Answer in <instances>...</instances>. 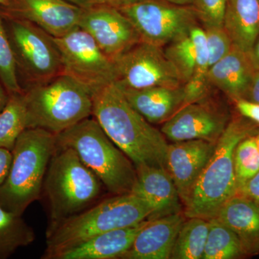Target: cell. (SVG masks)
<instances>
[{"label":"cell","mask_w":259,"mask_h":259,"mask_svg":"<svg viewBox=\"0 0 259 259\" xmlns=\"http://www.w3.org/2000/svg\"><path fill=\"white\" fill-rule=\"evenodd\" d=\"M185 217L181 212L148 220L122 259H168Z\"/></svg>","instance_id":"2e32d148"},{"label":"cell","mask_w":259,"mask_h":259,"mask_svg":"<svg viewBox=\"0 0 259 259\" xmlns=\"http://www.w3.org/2000/svg\"><path fill=\"white\" fill-rule=\"evenodd\" d=\"M54 38L61 53L62 74L81 83L93 96L117 81L115 63L88 32L78 27L64 36Z\"/></svg>","instance_id":"9c48e42d"},{"label":"cell","mask_w":259,"mask_h":259,"mask_svg":"<svg viewBox=\"0 0 259 259\" xmlns=\"http://www.w3.org/2000/svg\"><path fill=\"white\" fill-rule=\"evenodd\" d=\"M148 220L135 226L105 232L59 252L50 259L121 258L132 246L135 238Z\"/></svg>","instance_id":"ffe728a7"},{"label":"cell","mask_w":259,"mask_h":259,"mask_svg":"<svg viewBox=\"0 0 259 259\" xmlns=\"http://www.w3.org/2000/svg\"><path fill=\"white\" fill-rule=\"evenodd\" d=\"M165 55L174 65L184 83H187L193 74L196 51L190 32L163 47Z\"/></svg>","instance_id":"f1b7e54d"},{"label":"cell","mask_w":259,"mask_h":259,"mask_svg":"<svg viewBox=\"0 0 259 259\" xmlns=\"http://www.w3.org/2000/svg\"><path fill=\"white\" fill-rule=\"evenodd\" d=\"M154 207L133 193L114 194L48 228L42 258L75 246L105 232L127 228L151 219Z\"/></svg>","instance_id":"3957f363"},{"label":"cell","mask_w":259,"mask_h":259,"mask_svg":"<svg viewBox=\"0 0 259 259\" xmlns=\"http://www.w3.org/2000/svg\"><path fill=\"white\" fill-rule=\"evenodd\" d=\"M259 131L258 124L240 115L228 122L184 205L187 218L209 220L237 194L233 155L242 140Z\"/></svg>","instance_id":"7a4b0ae2"},{"label":"cell","mask_w":259,"mask_h":259,"mask_svg":"<svg viewBox=\"0 0 259 259\" xmlns=\"http://www.w3.org/2000/svg\"><path fill=\"white\" fill-rule=\"evenodd\" d=\"M92 1L93 2L94 4L105 5L117 8V9H121L142 0H92Z\"/></svg>","instance_id":"8d00e7d4"},{"label":"cell","mask_w":259,"mask_h":259,"mask_svg":"<svg viewBox=\"0 0 259 259\" xmlns=\"http://www.w3.org/2000/svg\"><path fill=\"white\" fill-rule=\"evenodd\" d=\"M0 13V80L9 94L23 93L19 83L14 54Z\"/></svg>","instance_id":"f546056e"},{"label":"cell","mask_w":259,"mask_h":259,"mask_svg":"<svg viewBox=\"0 0 259 259\" xmlns=\"http://www.w3.org/2000/svg\"><path fill=\"white\" fill-rule=\"evenodd\" d=\"M117 81L122 88H178L185 84L165 55L163 47L141 42L114 61Z\"/></svg>","instance_id":"8fae6325"},{"label":"cell","mask_w":259,"mask_h":259,"mask_svg":"<svg viewBox=\"0 0 259 259\" xmlns=\"http://www.w3.org/2000/svg\"><path fill=\"white\" fill-rule=\"evenodd\" d=\"M238 113L259 125V106L244 100L235 101Z\"/></svg>","instance_id":"836d02e7"},{"label":"cell","mask_w":259,"mask_h":259,"mask_svg":"<svg viewBox=\"0 0 259 259\" xmlns=\"http://www.w3.org/2000/svg\"><path fill=\"white\" fill-rule=\"evenodd\" d=\"M120 87L130 105L151 124L163 123L187 105L185 84L139 90Z\"/></svg>","instance_id":"ac0fdd59"},{"label":"cell","mask_w":259,"mask_h":259,"mask_svg":"<svg viewBox=\"0 0 259 259\" xmlns=\"http://www.w3.org/2000/svg\"><path fill=\"white\" fill-rule=\"evenodd\" d=\"M227 0H194L193 7L202 25L223 26Z\"/></svg>","instance_id":"1f68e13d"},{"label":"cell","mask_w":259,"mask_h":259,"mask_svg":"<svg viewBox=\"0 0 259 259\" xmlns=\"http://www.w3.org/2000/svg\"><path fill=\"white\" fill-rule=\"evenodd\" d=\"M27 129V112L24 92L10 94L4 110L0 113V148L13 151L20 135Z\"/></svg>","instance_id":"4316f807"},{"label":"cell","mask_w":259,"mask_h":259,"mask_svg":"<svg viewBox=\"0 0 259 259\" xmlns=\"http://www.w3.org/2000/svg\"><path fill=\"white\" fill-rule=\"evenodd\" d=\"M79 28L88 32L112 61L142 42L139 32L120 10L95 4L83 8Z\"/></svg>","instance_id":"7c38bea8"},{"label":"cell","mask_w":259,"mask_h":259,"mask_svg":"<svg viewBox=\"0 0 259 259\" xmlns=\"http://www.w3.org/2000/svg\"><path fill=\"white\" fill-rule=\"evenodd\" d=\"M102 185L74 150L57 146L42 185V193L47 197L50 215L49 228L95 203Z\"/></svg>","instance_id":"52a82bcc"},{"label":"cell","mask_w":259,"mask_h":259,"mask_svg":"<svg viewBox=\"0 0 259 259\" xmlns=\"http://www.w3.org/2000/svg\"><path fill=\"white\" fill-rule=\"evenodd\" d=\"M67 1L74 3V4L83 8H90V7L95 5L92 0H67Z\"/></svg>","instance_id":"ab89813d"},{"label":"cell","mask_w":259,"mask_h":259,"mask_svg":"<svg viewBox=\"0 0 259 259\" xmlns=\"http://www.w3.org/2000/svg\"><path fill=\"white\" fill-rule=\"evenodd\" d=\"M233 162L238 190L259 171V151L255 134L248 136L237 145Z\"/></svg>","instance_id":"83f0119b"},{"label":"cell","mask_w":259,"mask_h":259,"mask_svg":"<svg viewBox=\"0 0 259 259\" xmlns=\"http://www.w3.org/2000/svg\"><path fill=\"white\" fill-rule=\"evenodd\" d=\"M209 51V66L221 60L233 47L231 37L223 26L202 25Z\"/></svg>","instance_id":"4dcf8cb0"},{"label":"cell","mask_w":259,"mask_h":259,"mask_svg":"<svg viewBox=\"0 0 259 259\" xmlns=\"http://www.w3.org/2000/svg\"><path fill=\"white\" fill-rule=\"evenodd\" d=\"M93 102V117L136 168L166 169L165 136L130 105L117 81L97 92Z\"/></svg>","instance_id":"6da1fadb"},{"label":"cell","mask_w":259,"mask_h":259,"mask_svg":"<svg viewBox=\"0 0 259 259\" xmlns=\"http://www.w3.org/2000/svg\"><path fill=\"white\" fill-rule=\"evenodd\" d=\"M223 27L233 46L250 54L259 35V0H227Z\"/></svg>","instance_id":"7402d4cb"},{"label":"cell","mask_w":259,"mask_h":259,"mask_svg":"<svg viewBox=\"0 0 259 259\" xmlns=\"http://www.w3.org/2000/svg\"><path fill=\"white\" fill-rule=\"evenodd\" d=\"M27 128L59 135L93 116V95L68 75L24 89Z\"/></svg>","instance_id":"8992f818"},{"label":"cell","mask_w":259,"mask_h":259,"mask_svg":"<svg viewBox=\"0 0 259 259\" xmlns=\"http://www.w3.org/2000/svg\"><path fill=\"white\" fill-rule=\"evenodd\" d=\"M57 148L56 135L27 128L17 139L8 176L0 186V206L23 215L40 198L49 162Z\"/></svg>","instance_id":"277c9868"},{"label":"cell","mask_w":259,"mask_h":259,"mask_svg":"<svg viewBox=\"0 0 259 259\" xmlns=\"http://www.w3.org/2000/svg\"><path fill=\"white\" fill-rule=\"evenodd\" d=\"M8 15L28 20L54 37L79 27L83 8L67 0H9Z\"/></svg>","instance_id":"5bb4252c"},{"label":"cell","mask_w":259,"mask_h":259,"mask_svg":"<svg viewBox=\"0 0 259 259\" xmlns=\"http://www.w3.org/2000/svg\"><path fill=\"white\" fill-rule=\"evenodd\" d=\"M13 161V152L7 148H0V186L4 183L9 174Z\"/></svg>","instance_id":"e575fe53"},{"label":"cell","mask_w":259,"mask_h":259,"mask_svg":"<svg viewBox=\"0 0 259 259\" xmlns=\"http://www.w3.org/2000/svg\"><path fill=\"white\" fill-rule=\"evenodd\" d=\"M244 100L259 106V70L255 71Z\"/></svg>","instance_id":"d590c367"},{"label":"cell","mask_w":259,"mask_h":259,"mask_svg":"<svg viewBox=\"0 0 259 259\" xmlns=\"http://www.w3.org/2000/svg\"><path fill=\"white\" fill-rule=\"evenodd\" d=\"M215 146L216 143L203 140L168 144L166 170L176 185L182 204L188 199L196 182L212 156Z\"/></svg>","instance_id":"9a60e30c"},{"label":"cell","mask_w":259,"mask_h":259,"mask_svg":"<svg viewBox=\"0 0 259 259\" xmlns=\"http://www.w3.org/2000/svg\"><path fill=\"white\" fill-rule=\"evenodd\" d=\"M209 232L202 259H236L245 256L236 233L215 218L209 221Z\"/></svg>","instance_id":"484cf974"},{"label":"cell","mask_w":259,"mask_h":259,"mask_svg":"<svg viewBox=\"0 0 259 259\" xmlns=\"http://www.w3.org/2000/svg\"><path fill=\"white\" fill-rule=\"evenodd\" d=\"M10 5L9 0H0V6L3 7V8H8Z\"/></svg>","instance_id":"b9f144b4"},{"label":"cell","mask_w":259,"mask_h":259,"mask_svg":"<svg viewBox=\"0 0 259 259\" xmlns=\"http://www.w3.org/2000/svg\"><path fill=\"white\" fill-rule=\"evenodd\" d=\"M35 240L33 229L18 215L0 206V259H6Z\"/></svg>","instance_id":"d4e9b609"},{"label":"cell","mask_w":259,"mask_h":259,"mask_svg":"<svg viewBox=\"0 0 259 259\" xmlns=\"http://www.w3.org/2000/svg\"><path fill=\"white\" fill-rule=\"evenodd\" d=\"M9 98L10 94L7 91L3 83H0V113L4 110L5 106L8 104Z\"/></svg>","instance_id":"f35d334b"},{"label":"cell","mask_w":259,"mask_h":259,"mask_svg":"<svg viewBox=\"0 0 259 259\" xmlns=\"http://www.w3.org/2000/svg\"><path fill=\"white\" fill-rule=\"evenodd\" d=\"M204 99L187 104L163 122L161 132L165 138L172 142L203 140L217 143L231 120L226 112Z\"/></svg>","instance_id":"4fadbf2b"},{"label":"cell","mask_w":259,"mask_h":259,"mask_svg":"<svg viewBox=\"0 0 259 259\" xmlns=\"http://www.w3.org/2000/svg\"><path fill=\"white\" fill-rule=\"evenodd\" d=\"M209 221L201 218H189L181 227L171 257L173 259H202L207 235Z\"/></svg>","instance_id":"603a6c76"},{"label":"cell","mask_w":259,"mask_h":259,"mask_svg":"<svg viewBox=\"0 0 259 259\" xmlns=\"http://www.w3.org/2000/svg\"><path fill=\"white\" fill-rule=\"evenodd\" d=\"M136 182L131 193L154 207L150 220L181 212L182 203L176 185L165 168L141 166L136 168Z\"/></svg>","instance_id":"e0dca14e"},{"label":"cell","mask_w":259,"mask_h":259,"mask_svg":"<svg viewBox=\"0 0 259 259\" xmlns=\"http://www.w3.org/2000/svg\"><path fill=\"white\" fill-rule=\"evenodd\" d=\"M255 139H256L257 146H258V149L259 151V131L256 134H255Z\"/></svg>","instance_id":"7bdbcfd3"},{"label":"cell","mask_w":259,"mask_h":259,"mask_svg":"<svg viewBox=\"0 0 259 259\" xmlns=\"http://www.w3.org/2000/svg\"><path fill=\"white\" fill-rule=\"evenodd\" d=\"M56 141L58 146L74 150L109 192H132L137 177L136 167L93 116L57 135Z\"/></svg>","instance_id":"5b68a950"},{"label":"cell","mask_w":259,"mask_h":259,"mask_svg":"<svg viewBox=\"0 0 259 259\" xmlns=\"http://www.w3.org/2000/svg\"><path fill=\"white\" fill-rule=\"evenodd\" d=\"M4 17L8 19L5 26L17 71L23 74L28 87L62 74L61 53L54 37L28 20L8 15Z\"/></svg>","instance_id":"ba28073f"},{"label":"cell","mask_w":259,"mask_h":259,"mask_svg":"<svg viewBox=\"0 0 259 259\" xmlns=\"http://www.w3.org/2000/svg\"><path fill=\"white\" fill-rule=\"evenodd\" d=\"M196 51L195 65L190 81L185 84L187 104L206 98L209 88L207 74L209 69V51L203 28L199 25L190 30Z\"/></svg>","instance_id":"cb8c5ba5"},{"label":"cell","mask_w":259,"mask_h":259,"mask_svg":"<svg viewBox=\"0 0 259 259\" xmlns=\"http://www.w3.org/2000/svg\"><path fill=\"white\" fill-rule=\"evenodd\" d=\"M168 3H173V4L178 5H183V6H191L193 4L194 0H165Z\"/></svg>","instance_id":"60d3db41"},{"label":"cell","mask_w":259,"mask_h":259,"mask_svg":"<svg viewBox=\"0 0 259 259\" xmlns=\"http://www.w3.org/2000/svg\"><path fill=\"white\" fill-rule=\"evenodd\" d=\"M236 194H240L259 204V171L238 189Z\"/></svg>","instance_id":"d6a6232c"},{"label":"cell","mask_w":259,"mask_h":259,"mask_svg":"<svg viewBox=\"0 0 259 259\" xmlns=\"http://www.w3.org/2000/svg\"><path fill=\"white\" fill-rule=\"evenodd\" d=\"M129 19L142 42L165 47L198 25L193 7L165 0H142L119 9Z\"/></svg>","instance_id":"30bf717a"},{"label":"cell","mask_w":259,"mask_h":259,"mask_svg":"<svg viewBox=\"0 0 259 259\" xmlns=\"http://www.w3.org/2000/svg\"><path fill=\"white\" fill-rule=\"evenodd\" d=\"M214 218L236 233L245 256L258 254L259 204L236 194L221 207Z\"/></svg>","instance_id":"44dd1931"},{"label":"cell","mask_w":259,"mask_h":259,"mask_svg":"<svg viewBox=\"0 0 259 259\" xmlns=\"http://www.w3.org/2000/svg\"><path fill=\"white\" fill-rule=\"evenodd\" d=\"M255 71L249 54L233 46L225 57L209 67L207 81L235 102L244 100Z\"/></svg>","instance_id":"d6986e66"},{"label":"cell","mask_w":259,"mask_h":259,"mask_svg":"<svg viewBox=\"0 0 259 259\" xmlns=\"http://www.w3.org/2000/svg\"><path fill=\"white\" fill-rule=\"evenodd\" d=\"M249 56L255 69L259 70V35L250 51Z\"/></svg>","instance_id":"74e56055"}]
</instances>
